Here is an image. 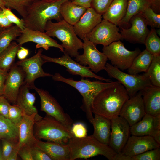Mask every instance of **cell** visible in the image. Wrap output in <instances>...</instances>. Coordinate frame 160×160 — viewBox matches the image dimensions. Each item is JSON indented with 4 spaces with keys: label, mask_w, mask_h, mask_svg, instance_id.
I'll return each instance as SVG.
<instances>
[{
    "label": "cell",
    "mask_w": 160,
    "mask_h": 160,
    "mask_svg": "<svg viewBox=\"0 0 160 160\" xmlns=\"http://www.w3.org/2000/svg\"><path fill=\"white\" fill-rule=\"evenodd\" d=\"M129 97L124 87L119 82L95 96L92 104V112L111 120L119 116L123 105Z\"/></svg>",
    "instance_id": "1"
},
{
    "label": "cell",
    "mask_w": 160,
    "mask_h": 160,
    "mask_svg": "<svg viewBox=\"0 0 160 160\" xmlns=\"http://www.w3.org/2000/svg\"><path fill=\"white\" fill-rule=\"evenodd\" d=\"M72 0H59L47 2L36 0L28 7L23 20L25 28L45 32L47 22L52 20L57 22L63 19L60 13V8L64 2Z\"/></svg>",
    "instance_id": "2"
},
{
    "label": "cell",
    "mask_w": 160,
    "mask_h": 160,
    "mask_svg": "<svg viewBox=\"0 0 160 160\" xmlns=\"http://www.w3.org/2000/svg\"><path fill=\"white\" fill-rule=\"evenodd\" d=\"M67 144L70 150V160L87 159L98 155H103L109 160H115L117 154L109 145L100 142L92 135L81 138L73 137Z\"/></svg>",
    "instance_id": "3"
},
{
    "label": "cell",
    "mask_w": 160,
    "mask_h": 160,
    "mask_svg": "<svg viewBox=\"0 0 160 160\" xmlns=\"http://www.w3.org/2000/svg\"><path fill=\"white\" fill-rule=\"evenodd\" d=\"M52 76L54 80L65 83L75 88L79 92L83 97L81 108L86 113L89 121L93 118L91 106L95 96L102 90L119 83L118 81L105 82L101 81H91L89 79H84L83 78L79 81H76L72 78H65L57 73Z\"/></svg>",
    "instance_id": "4"
},
{
    "label": "cell",
    "mask_w": 160,
    "mask_h": 160,
    "mask_svg": "<svg viewBox=\"0 0 160 160\" xmlns=\"http://www.w3.org/2000/svg\"><path fill=\"white\" fill-rule=\"evenodd\" d=\"M34 134L39 140L67 144L74 137L70 129L52 117L46 115L42 118L35 120Z\"/></svg>",
    "instance_id": "5"
},
{
    "label": "cell",
    "mask_w": 160,
    "mask_h": 160,
    "mask_svg": "<svg viewBox=\"0 0 160 160\" xmlns=\"http://www.w3.org/2000/svg\"><path fill=\"white\" fill-rule=\"evenodd\" d=\"M45 32L49 36L55 37L62 43L64 52L71 57L79 55V50L83 49V42L78 38L73 27L63 19L56 22L48 21Z\"/></svg>",
    "instance_id": "6"
},
{
    "label": "cell",
    "mask_w": 160,
    "mask_h": 160,
    "mask_svg": "<svg viewBox=\"0 0 160 160\" xmlns=\"http://www.w3.org/2000/svg\"><path fill=\"white\" fill-rule=\"evenodd\" d=\"M104 70L110 77L117 79L124 87L130 97L145 87L152 85L144 73L142 75L127 73L107 63Z\"/></svg>",
    "instance_id": "7"
},
{
    "label": "cell",
    "mask_w": 160,
    "mask_h": 160,
    "mask_svg": "<svg viewBox=\"0 0 160 160\" xmlns=\"http://www.w3.org/2000/svg\"><path fill=\"white\" fill-rule=\"evenodd\" d=\"M102 50L111 64L121 71L128 69L134 59L141 52L138 48L133 51L128 50L120 40L103 46Z\"/></svg>",
    "instance_id": "8"
},
{
    "label": "cell",
    "mask_w": 160,
    "mask_h": 160,
    "mask_svg": "<svg viewBox=\"0 0 160 160\" xmlns=\"http://www.w3.org/2000/svg\"><path fill=\"white\" fill-rule=\"evenodd\" d=\"M39 95L41 100V110L60 122L71 130L73 121L65 113L57 101L46 90L37 88L35 85L31 87Z\"/></svg>",
    "instance_id": "9"
},
{
    "label": "cell",
    "mask_w": 160,
    "mask_h": 160,
    "mask_svg": "<svg viewBox=\"0 0 160 160\" xmlns=\"http://www.w3.org/2000/svg\"><path fill=\"white\" fill-rule=\"evenodd\" d=\"M83 40V53L77 56L75 60L82 65H88L89 69L95 73L104 70L108 60L106 55L99 51L96 45L86 38Z\"/></svg>",
    "instance_id": "10"
},
{
    "label": "cell",
    "mask_w": 160,
    "mask_h": 160,
    "mask_svg": "<svg viewBox=\"0 0 160 160\" xmlns=\"http://www.w3.org/2000/svg\"><path fill=\"white\" fill-rule=\"evenodd\" d=\"M117 26L103 19L87 36L86 38L94 44L103 46L123 39Z\"/></svg>",
    "instance_id": "11"
},
{
    "label": "cell",
    "mask_w": 160,
    "mask_h": 160,
    "mask_svg": "<svg viewBox=\"0 0 160 160\" xmlns=\"http://www.w3.org/2000/svg\"><path fill=\"white\" fill-rule=\"evenodd\" d=\"M43 49H39L33 56L17 62L16 64L20 67L24 72L25 84L31 88L34 85V81L39 77L52 76V75L45 72L42 68L45 63L42 57Z\"/></svg>",
    "instance_id": "12"
},
{
    "label": "cell",
    "mask_w": 160,
    "mask_h": 160,
    "mask_svg": "<svg viewBox=\"0 0 160 160\" xmlns=\"http://www.w3.org/2000/svg\"><path fill=\"white\" fill-rule=\"evenodd\" d=\"M64 55L58 58H53L42 55V57L45 63L51 62L55 63L64 66L70 74L73 75H79L81 78H94L105 82L111 81V79H107L94 73L88 67L81 65L73 60L68 54L64 52Z\"/></svg>",
    "instance_id": "13"
},
{
    "label": "cell",
    "mask_w": 160,
    "mask_h": 160,
    "mask_svg": "<svg viewBox=\"0 0 160 160\" xmlns=\"http://www.w3.org/2000/svg\"><path fill=\"white\" fill-rule=\"evenodd\" d=\"M111 133L109 146L117 154L120 153L130 134V126L119 116L111 120Z\"/></svg>",
    "instance_id": "14"
},
{
    "label": "cell",
    "mask_w": 160,
    "mask_h": 160,
    "mask_svg": "<svg viewBox=\"0 0 160 160\" xmlns=\"http://www.w3.org/2000/svg\"><path fill=\"white\" fill-rule=\"evenodd\" d=\"M129 22L132 24L130 28L120 27L123 39L131 43L144 44L150 31L145 19L141 14H138L133 16Z\"/></svg>",
    "instance_id": "15"
},
{
    "label": "cell",
    "mask_w": 160,
    "mask_h": 160,
    "mask_svg": "<svg viewBox=\"0 0 160 160\" xmlns=\"http://www.w3.org/2000/svg\"><path fill=\"white\" fill-rule=\"evenodd\" d=\"M17 42L22 46L28 42H33L37 44L36 48H43L46 50L53 47L59 49L61 52H64V49L57 41L48 36L45 32L33 30L25 28L21 35L16 39Z\"/></svg>",
    "instance_id": "16"
},
{
    "label": "cell",
    "mask_w": 160,
    "mask_h": 160,
    "mask_svg": "<svg viewBox=\"0 0 160 160\" xmlns=\"http://www.w3.org/2000/svg\"><path fill=\"white\" fill-rule=\"evenodd\" d=\"M24 72L16 64L13 65L8 72L5 81L3 95L14 104L21 87L25 83Z\"/></svg>",
    "instance_id": "17"
},
{
    "label": "cell",
    "mask_w": 160,
    "mask_h": 160,
    "mask_svg": "<svg viewBox=\"0 0 160 160\" xmlns=\"http://www.w3.org/2000/svg\"><path fill=\"white\" fill-rule=\"evenodd\" d=\"M145 113L142 95L139 91L125 102L119 116L126 119L131 126L140 121Z\"/></svg>",
    "instance_id": "18"
},
{
    "label": "cell",
    "mask_w": 160,
    "mask_h": 160,
    "mask_svg": "<svg viewBox=\"0 0 160 160\" xmlns=\"http://www.w3.org/2000/svg\"><path fill=\"white\" fill-rule=\"evenodd\" d=\"M160 145L150 135L130 136L119 153L129 157L138 155L148 151L160 148Z\"/></svg>",
    "instance_id": "19"
},
{
    "label": "cell",
    "mask_w": 160,
    "mask_h": 160,
    "mask_svg": "<svg viewBox=\"0 0 160 160\" xmlns=\"http://www.w3.org/2000/svg\"><path fill=\"white\" fill-rule=\"evenodd\" d=\"M102 15L91 7L87 8L79 20L73 26L76 35L82 40L102 20Z\"/></svg>",
    "instance_id": "20"
},
{
    "label": "cell",
    "mask_w": 160,
    "mask_h": 160,
    "mask_svg": "<svg viewBox=\"0 0 160 160\" xmlns=\"http://www.w3.org/2000/svg\"><path fill=\"white\" fill-rule=\"evenodd\" d=\"M41 117L38 114L33 113L29 115L23 113L22 119L18 126L19 148L27 145L32 147L35 145L38 140L34 136V127L35 118Z\"/></svg>",
    "instance_id": "21"
},
{
    "label": "cell",
    "mask_w": 160,
    "mask_h": 160,
    "mask_svg": "<svg viewBox=\"0 0 160 160\" xmlns=\"http://www.w3.org/2000/svg\"><path fill=\"white\" fill-rule=\"evenodd\" d=\"M140 92L145 113L153 116L160 114V87L151 85Z\"/></svg>",
    "instance_id": "22"
},
{
    "label": "cell",
    "mask_w": 160,
    "mask_h": 160,
    "mask_svg": "<svg viewBox=\"0 0 160 160\" xmlns=\"http://www.w3.org/2000/svg\"><path fill=\"white\" fill-rule=\"evenodd\" d=\"M35 145L45 152L52 160H70V152L67 144L45 142L38 140Z\"/></svg>",
    "instance_id": "23"
},
{
    "label": "cell",
    "mask_w": 160,
    "mask_h": 160,
    "mask_svg": "<svg viewBox=\"0 0 160 160\" xmlns=\"http://www.w3.org/2000/svg\"><path fill=\"white\" fill-rule=\"evenodd\" d=\"M89 122L94 128L92 135L100 142L109 145L111 133V120L95 114L94 117Z\"/></svg>",
    "instance_id": "24"
},
{
    "label": "cell",
    "mask_w": 160,
    "mask_h": 160,
    "mask_svg": "<svg viewBox=\"0 0 160 160\" xmlns=\"http://www.w3.org/2000/svg\"><path fill=\"white\" fill-rule=\"evenodd\" d=\"M29 89L25 83L20 88L15 104L21 109L23 113L27 115L38 114L37 109L34 105L36 100L35 94L30 92Z\"/></svg>",
    "instance_id": "25"
},
{
    "label": "cell",
    "mask_w": 160,
    "mask_h": 160,
    "mask_svg": "<svg viewBox=\"0 0 160 160\" xmlns=\"http://www.w3.org/2000/svg\"><path fill=\"white\" fill-rule=\"evenodd\" d=\"M128 1V0H113L102 17L118 26L125 15Z\"/></svg>",
    "instance_id": "26"
},
{
    "label": "cell",
    "mask_w": 160,
    "mask_h": 160,
    "mask_svg": "<svg viewBox=\"0 0 160 160\" xmlns=\"http://www.w3.org/2000/svg\"><path fill=\"white\" fill-rule=\"evenodd\" d=\"M87 8L73 3L71 1L64 2L60 8V13L65 21L73 26L84 13Z\"/></svg>",
    "instance_id": "27"
},
{
    "label": "cell",
    "mask_w": 160,
    "mask_h": 160,
    "mask_svg": "<svg viewBox=\"0 0 160 160\" xmlns=\"http://www.w3.org/2000/svg\"><path fill=\"white\" fill-rule=\"evenodd\" d=\"M156 129L154 116L146 113L140 121L130 126V134L137 136H151Z\"/></svg>",
    "instance_id": "28"
},
{
    "label": "cell",
    "mask_w": 160,
    "mask_h": 160,
    "mask_svg": "<svg viewBox=\"0 0 160 160\" xmlns=\"http://www.w3.org/2000/svg\"><path fill=\"white\" fill-rule=\"evenodd\" d=\"M151 5L150 0H128L125 15L118 26L128 24L133 16L141 14L146 8L151 7Z\"/></svg>",
    "instance_id": "29"
},
{
    "label": "cell",
    "mask_w": 160,
    "mask_h": 160,
    "mask_svg": "<svg viewBox=\"0 0 160 160\" xmlns=\"http://www.w3.org/2000/svg\"><path fill=\"white\" fill-rule=\"evenodd\" d=\"M153 57V55L146 49L140 52L127 69L128 73L136 75L141 72H146L151 65Z\"/></svg>",
    "instance_id": "30"
},
{
    "label": "cell",
    "mask_w": 160,
    "mask_h": 160,
    "mask_svg": "<svg viewBox=\"0 0 160 160\" xmlns=\"http://www.w3.org/2000/svg\"><path fill=\"white\" fill-rule=\"evenodd\" d=\"M2 139L17 143L19 132L18 127L9 119L0 115V139Z\"/></svg>",
    "instance_id": "31"
},
{
    "label": "cell",
    "mask_w": 160,
    "mask_h": 160,
    "mask_svg": "<svg viewBox=\"0 0 160 160\" xmlns=\"http://www.w3.org/2000/svg\"><path fill=\"white\" fill-rule=\"evenodd\" d=\"M21 45L12 41L0 53V69L8 71L13 65L18 50Z\"/></svg>",
    "instance_id": "32"
},
{
    "label": "cell",
    "mask_w": 160,
    "mask_h": 160,
    "mask_svg": "<svg viewBox=\"0 0 160 160\" xmlns=\"http://www.w3.org/2000/svg\"><path fill=\"white\" fill-rule=\"evenodd\" d=\"M22 30L16 25L4 28L0 31V53L17 39L22 33Z\"/></svg>",
    "instance_id": "33"
},
{
    "label": "cell",
    "mask_w": 160,
    "mask_h": 160,
    "mask_svg": "<svg viewBox=\"0 0 160 160\" xmlns=\"http://www.w3.org/2000/svg\"><path fill=\"white\" fill-rule=\"evenodd\" d=\"M144 74L152 85L160 87V55H153L151 65Z\"/></svg>",
    "instance_id": "34"
},
{
    "label": "cell",
    "mask_w": 160,
    "mask_h": 160,
    "mask_svg": "<svg viewBox=\"0 0 160 160\" xmlns=\"http://www.w3.org/2000/svg\"><path fill=\"white\" fill-rule=\"evenodd\" d=\"M144 44L145 49L153 55H160V38L155 28H151L150 30Z\"/></svg>",
    "instance_id": "35"
},
{
    "label": "cell",
    "mask_w": 160,
    "mask_h": 160,
    "mask_svg": "<svg viewBox=\"0 0 160 160\" xmlns=\"http://www.w3.org/2000/svg\"><path fill=\"white\" fill-rule=\"evenodd\" d=\"M117 160H160V148L146 151L138 155L129 157L119 154Z\"/></svg>",
    "instance_id": "36"
},
{
    "label": "cell",
    "mask_w": 160,
    "mask_h": 160,
    "mask_svg": "<svg viewBox=\"0 0 160 160\" xmlns=\"http://www.w3.org/2000/svg\"><path fill=\"white\" fill-rule=\"evenodd\" d=\"M36 0H3L5 7L15 10L22 17H24L29 6Z\"/></svg>",
    "instance_id": "37"
},
{
    "label": "cell",
    "mask_w": 160,
    "mask_h": 160,
    "mask_svg": "<svg viewBox=\"0 0 160 160\" xmlns=\"http://www.w3.org/2000/svg\"><path fill=\"white\" fill-rule=\"evenodd\" d=\"M141 14L145 19L148 25L151 28H160V13H156L149 7L146 8Z\"/></svg>",
    "instance_id": "38"
},
{
    "label": "cell",
    "mask_w": 160,
    "mask_h": 160,
    "mask_svg": "<svg viewBox=\"0 0 160 160\" xmlns=\"http://www.w3.org/2000/svg\"><path fill=\"white\" fill-rule=\"evenodd\" d=\"M23 115L21 109L16 104L10 105L8 112V119L18 127Z\"/></svg>",
    "instance_id": "39"
},
{
    "label": "cell",
    "mask_w": 160,
    "mask_h": 160,
    "mask_svg": "<svg viewBox=\"0 0 160 160\" xmlns=\"http://www.w3.org/2000/svg\"><path fill=\"white\" fill-rule=\"evenodd\" d=\"M1 8L4 15L11 23L18 26L22 31L25 28L23 20L16 16L12 12L11 9L5 7Z\"/></svg>",
    "instance_id": "40"
},
{
    "label": "cell",
    "mask_w": 160,
    "mask_h": 160,
    "mask_svg": "<svg viewBox=\"0 0 160 160\" xmlns=\"http://www.w3.org/2000/svg\"><path fill=\"white\" fill-rule=\"evenodd\" d=\"M113 0H92L91 7L97 13L103 15L107 10Z\"/></svg>",
    "instance_id": "41"
},
{
    "label": "cell",
    "mask_w": 160,
    "mask_h": 160,
    "mask_svg": "<svg viewBox=\"0 0 160 160\" xmlns=\"http://www.w3.org/2000/svg\"><path fill=\"white\" fill-rule=\"evenodd\" d=\"M71 131L73 136L76 138H81L87 136V130L85 124L79 122L73 124Z\"/></svg>",
    "instance_id": "42"
},
{
    "label": "cell",
    "mask_w": 160,
    "mask_h": 160,
    "mask_svg": "<svg viewBox=\"0 0 160 160\" xmlns=\"http://www.w3.org/2000/svg\"><path fill=\"white\" fill-rule=\"evenodd\" d=\"M2 149L4 160H7L17 144L5 139H2Z\"/></svg>",
    "instance_id": "43"
},
{
    "label": "cell",
    "mask_w": 160,
    "mask_h": 160,
    "mask_svg": "<svg viewBox=\"0 0 160 160\" xmlns=\"http://www.w3.org/2000/svg\"><path fill=\"white\" fill-rule=\"evenodd\" d=\"M31 150L33 160H52L45 152L35 145L31 147Z\"/></svg>",
    "instance_id": "44"
},
{
    "label": "cell",
    "mask_w": 160,
    "mask_h": 160,
    "mask_svg": "<svg viewBox=\"0 0 160 160\" xmlns=\"http://www.w3.org/2000/svg\"><path fill=\"white\" fill-rule=\"evenodd\" d=\"M31 147L27 145L20 147L19 150L18 155L23 160H33L31 153Z\"/></svg>",
    "instance_id": "45"
},
{
    "label": "cell",
    "mask_w": 160,
    "mask_h": 160,
    "mask_svg": "<svg viewBox=\"0 0 160 160\" xmlns=\"http://www.w3.org/2000/svg\"><path fill=\"white\" fill-rule=\"evenodd\" d=\"M10 104L3 95L0 96V115L8 119V112Z\"/></svg>",
    "instance_id": "46"
},
{
    "label": "cell",
    "mask_w": 160,
    "mask_h": 160,
    "mask_svg": "<svg viewBox=\"0 0 160 160\" xmlns=\"http://www.w3.org/2000/svg\"><path fill=\"white\" fill-rule=\"evenodd\" d=\"M13 25L4 15L3 11L0 8V26L3 28H6Z\"/></svg>",
    "instance_id": "47"
},
{
    "label": "cell",
    "mask_w": 160,
    "mask_h": 160,
    "mask_svg": "<svg viewBox=\"0 0 160 160\" xmlns=\"http://www.w3.org/2000/svg\"><path fill=\"white\" fill-rule=\"evenodd\" d=\"M8 71L0 69V96L3 95L5 81Z\"/></svg>",
    "instance_id": "48"
},
{
    "label": "cell",
    "mask_w": 160,
    "mask_h": 160,
    "mask_svg": "<svg viewBox=\"0 0 160 160\" xmlns=\"http://www.w3.org/2000/svg\"><path fill=\"white\" fill-rule=\"evenodd\" d=\"M29 53L28 50L21 46L18 50L17 55L18 58L21 60L26 58Z\"/></svg>",
    "instance_id": "49"
},
{
    "label": "cell",
    "mask_w": 160,
    "mask_h": 160,
    "mask_svg": "<svg viewBox=\"0 0 160 160\" xmlns=\"http://www.w3.org/2000/svg\"><path fill=\"white\" fill-rule=\"evenodd\" d=\"M92 0H72V1L74 3L87 8L91 7Z\"/></svg>",
    "instance_id": "50"
},
{
    "label": "cell",
    "mask_w": 160,
    "mask_h": 160,
    "mask_svg": "<svg viewBox=\"0 0 160 160\" xmlns=\"http://www.w3.org/2000/svg\"><path fill=\"white\" fill-rule=\"evenodd\" d=\"M20 148L17 143L11 154L7 160H16L17 159L18 152Z\"/></svg>",
    "instance_id": "51"
},
{
    "label": "cell",
    "mask_w": 160,
    "mask_h": 160,
    "mask_svg": "<svg viewBox=\"0 0 160 160\" xmlns=\"http://www.w3.org/2000/svg\"><path fill=\"white\" fill-rule=\"evenodd\" d=\"M151 136L157 143L160 145V130L156 129Z\"/></svg>",
    "instance_id": "52"
},
{
    "label": "cell",
    "mask_w": 160,
    "mask_h": 160,
    "mask_svg": "<svg viewBox=\"0 0 160 160\" xmlns=\"http://www.w3.org/2000/svg\"><path fill=\"white\" fill-rule=\"evenodd\" d=\"M154 116L156 128V129L160 130V114Z\"/></svg>",
    "instance_id": "53"
},
{
    "label": "cell",
    "mask_w": 160,
    "mask_h": 160,
    "mask_svg": "<svg viewBox=\"0 0 160 160\" xmlns=\"http://www.w3.org/2000/svg\"><path fill=\"white\" fill-rule=\"evenodd\" d=\"M0 160H4L3 155L2 147H0Z\"/></svg>",
    "instance_id": "54"
},
{
    "label": "cell",
    "mask_w": 160,
    "mask_h": 160,
    "mask_svg": "<svg viewBox=\"0 0 160 160\" xmlns=\"http://www.w3.org/2000/svg\"><path fill=\"white\" fill-rule=\"evenodd\" d=\"M5 7V4L3 0H0V8Z\"/></svg>",
    "instance_id": "55"
},
{
    "label": "cell",
    "mask_w": 160,
    "mask_h": 160,
    "mask_svg": "<svg viewBox=\"0 0 160 160\" xmlns=\"http://www.w3.org/2000/svg\"><path fill=\"white\" fill-rule=\"evenodd\" d=\"M44 0L47 1V2H54V1H57L59 0Z\"/></svg>",
    "instance_id": "56"
},
{
    "label": "cell",
    "mask_w": 160,
    "mask_h": 160,
    "mask_svg": "<svg viewBox=\"0 0 160 160\" xmlns=\"http://www.w3.org/2000/svg\"><path fill=\"white\" fill-rule=\"evenodd\" d=\"M3 28L0 26V31L2 30Z\"/></svg>",
    "instance_id": "57"
}]
</instances>
